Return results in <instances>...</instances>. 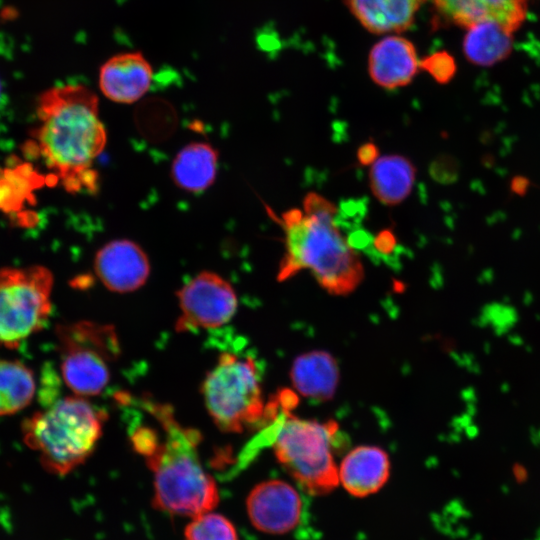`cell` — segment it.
Returning a JSON list of instances; mask_svg holds the SVG:
<instances>
[{
	"instance_id": "6da1fadb",
	"label": "cell",
	"mask_w": 540,
	"mask_h": 540,
	"mask_svg": "<svg viewBox=\"0 0 540 540\" xmlns=\"http://www.w3.org/2000/svg\"><path fill=\"white\" fill-rule=\"evenodd\" d=\"M141 404L159 425V430L140 425L131 433L134 449L154 474L153 506L192 518L215 509L219 491L199 458L200 433L182 426L166 404L149 398Z\"/></svg>"
},
{
	"instance_id": "7a4b0ae2",
	"label": "cell",
	"mask_w": 540,
	"mask_h": 540,
	"mask_svg": "<svg viewBox=\"0 0 540 540\" xmlns=\"http://www.w3.org/2000/svg\"><path fill=\"white\" fill-rule=\"evenodd\" d=\"M97 95L83 84H65L38 98L33 150L68 192H95V159L106 145Z\"/></svg>"
},
{
	"instance_id": "3957f363",
	"label": "cell",
	"mask_w": 540,
	"mask_h": 540,
	"mask_svg": "<svg viewBox=\"0 0 540 540\" xmlns=\"http://www.w3.org/2000/svg\"><path fill=\"white\" fill-rule=\"evenodd\" d=\"M337 208L322 195L310 192L303 208L282 215L285 251L277 279L285 281L309 270L328 293L345 296L364 278L358 253L343 236L336 222Z\"/></svg>"
},
{
	"instance_id": "277c9868",
	"label": "cell",
	"mask_w": 540,
	"mask_h": 540,
	"mask_svg": "<svg viewBox=\"0 0 540 540\" xmlns=\"http://www.w3.org/2000/svg\"><path fill=\"white\" fill-rule=\"evenodd\" d=\"M106 414L82 396L60 399L22 422L25 444L43 468L63 476L83 464L99 441Z\"/></svg>"
},
{
	"instance_id": "5b68a950",
	"label": "cell",
	"mask_w": 540,
	"mask_h": 540,
	"mask_svg": "<svg viewBox=\"0 0 540 540\" xmlns=\"http://www.w3.org/2000/svg\"><path fill=\"white\" fill-rule=\"evenodd\" d=\"M273 449L279 464L306 493L322 496L339 485L334 443L338 424L302 419L290 411L280 423Z\"/></svg>"
},
{
	"instance_id": "8992f818",
	"label": "cell",
	"mask_w": 540,
	"mask_h": 540,
	"mask_svg": "<svg viewBox=\"0 0 540 540\" xmlns=\"http://www.w3.org/2000/svg\"><path fill=\"white\" fill-rule=\"evenodd\" d=\"M208 413L226 433H241L272 416L263 398L261 375L254 359L222 353L202 384Z\"/></svg>"
},
{
	"instance_id": "52a82bcc",
	"label": "cell",
	"mask_w": 540,
	"mask_h": 540,
	"mask_svg": "<svg viewBox=\"0 0 540 540\" xmlns=\"http://www.w3.org/2000/svg\"><path fill=\"white\" fill-rule=\"evenodd\" d=\"M56 335L66 385L78 396L100 394L110 380V365L120 354L115 329L84 320L58 325Z\"/></svg>"
},
{
	"instance_id": "ba28073f",
	"label": "cell",
	"mask_w": 540,
	"mask_h": 540,
	"mask_svg": "<svg viewBox=\"0 0 540 540\" xmlns=\"http://www.w3.org/2000/svg\"><path fill=\"white\" fill-rule=\"evenodd\" d=\"M52 272L41 265L0 269V345L15 349L44 327L51 312Z\"/></svg>"
},
{
	"instance_id": "9c48e42d",
	"label": "cell",
	"mask_w": 540,
	"mask_h": 540,
	"mask_svg": "<svg viewBox=\"0 0 540 540\" xmlns=\"http://www.w3.org/2000/svg\"><path fill=\"white\" fill-rule=\"evenodd\" d=\"M181 315L179 332L217 328L227 323L237 309V296L231 284L220 275L203 271L177 292Z\"/></svg>"
},
{
	"instance_id": "30bf717a",
	"label": "cell",
	"mask_w": 540,
	"mask_h": 540,
	"mask_svg": "<svg viewBox=\"0 0 540 540\" xmlns=\"http://www.w3.org/2000/svg\"><path fill=\"white\" fill-rule=\"evenodd\" d=\"M246 511L254 528L270 535H283L301 520L303 502L298 490L280 479L265 480L252 488Z\"/></svg>"
},
{
	"instance_id": "8fae6325",
	"label": "cell",
	"mask_w": 540,
	"mask_h": 540,
	"mask_svg": "<svg viewBox=\"0 0 540 540\" xmlns=\"http://www.w3.org/2000/svg\"><path fill=\"white\" fill-rule=\"evenodd\" d=\"M94 269L107 289L127 293L145 284L150 264L146 253L137 243L119 239L106 243L97 251Z\"/></svg>"
},
{
	"instance_id": "7c38bea8",
	"label": "cell",
	"mask_w": 540,
	"mask_h": 540,
	"mask_svg": "<svg viewBox=\"0 0 540 540\" xmlns=\"http://www.w3.org/2000/svg\"><path fill=\"white\" fill-rule=\"evenodd\" d=\"M152 81V66L140 51L115 54L99 70L98 82L102 94L120 104L138 101L149 91Z\"/></svg>"
},
{
	"instance_id": "4fadbf2b",
	"label": "cell",
	"mask_w": 540,
	"mask_h": 540,
	"mask_svg": "<svg viewBox=\"0 0 540 540\" xmlns=\"http://www.w3.org/2000/svg\"><path fill=\"white\" fill-rule=\"evenodd\" d=\"M420 69L414 44L398 34L376 42L368 55V73L372 81L385 89H396L411 83Z\"/></svg>"
},
{
	"instance_id": "5bb4252c",
	"label": "cell",
	"mask_w": 540,
	"mask_h": 540,
	"mask_svg": "<svg viewBox=\"0 0 540 540\" xmlns=\"http://www.w3.org/2000/svg\"><path fill=\"white\" fill-rule=\"evenodd\" d=\"M390 459L376 446H358L350 450L338 466L339 484L353 497L377 493L389 479Z\"/></svg>"
},
{
	"instance_id": "9a60e30c",
	"label": "cell",
	"mask_w": 540,
	"mask_h": 540,
	"mask_svg": "<svg viewBox=\"0 0 540 540\" xmlns=\"http://www.w3.org/2000/svg\"><path fill=\"white\" fill-rule=\"evenodd\" d=\"M433 3L443 19L466 28L493 20L513 32L526 15L524 0H433Z\"/></svg>"
},
{
	"instance_id": "2e32d148",
	"label": "cell",
	"mask_w": 540,
	"mask_h": 540,
	"mask_svg": "<svg viewBox=\"0 0 540 540\" xmlns=\"http://www.w3.org/2000/svg\"><path fill=\"white\" fill-rule=\"evenodd\" d=\"M350 13L370 33L399 34L414 23L426 0H344Z\"/></svg>"
},
{
	"instance_id": "e0dca14e",
	"label": "cell",
	"mask_w": 540,
	"mask_h": 540,
	"mask_svg": "<svg viewBox=\"0 0 540 540\" xmlns=\"http://www.w3.org/2000/svg\"><path fill=\"white\" fill-rule=\"evenodd\" d=\"M290 378L295 390L316 401L330 400L338 387L340 372L336 359L326 351L300 354L292 363Z\"/></svg>"
},
{
	"instance_id": "ac0fdd59",
	"label": "cell",
	"mask_w": 540,
	"mask_h": 540,
	"mask_svg": "<svg viewBox=\"0 0 540 540\" xmlns=\"http://www.w3.org/2000/svg\"><path fill=\"white\" fill-rule=\"evenodd\" d=\"M415 179V166L402 155L379 156L370 167L371 191L385 205L394 206L405 200L412 191Z\"/></svg>"
},
{
	"instance_id": "d6986e66",
	"label": "cell",
	"mask_w": 540,
	"mask_h": 540,
	"mask_svg": "<svg viewBox=\"0 0 540 540\" xmlns=\"http://www.w3.org/2000/svg\"><path fill=\"white\" fill-rule=\"evenodd\" d=\"M217 165L218 154L211 145L193 142L175 156L171 167L172 180L186 192H202L214 182Z\"/></svg>"
},
{
	"instance_id": "ffe728a7",
	"label": "cell",
	"mask_w": 540,
	"mask_h": 540,
	"mask_svg": "<svg viewBox=\"0 0 540 540\" xmlns=\"http://www.w3.org/2000/svg\"><path fill=\"white\" fill-rule=\"evenodd\" d=\"M463 52L475 65L490 66L505 59L512 50V32L502 24L486 20L467 28Z\"/></svg>"
},
{
	"instance_id": "44dd1931",
	"label": "cell",
	"mask_w": 540,
	"mask_h": 540,
	"mask_svg": "<svg viewBox=\"0 0 540 540\" xmlns=\"http://www.w3.org/2000/svg\"><path fill=\"white\" fill-rule=\"evenodd\" d=\"M36 391L33 371L18 360L0 359V416L28 406Z\"/></svg>"
},
{
	"instance_id": "7402d4cb",
	"label": "cell",
	"mask_w": 540,
	"mask_h": 540,
	"mask_svg": "<svg viewBox=\"0 0 540 540\" xmlns=\"http://www.w3.org/2000/svg\"><path fill=\"white\" fill-rule=\"evenodd\" d=\"M185 540H239L233 523L212 511L192 518L184 532Z\"/></svg>"
},
{
	"instance_id": "603a6c76",
	"label": "cell",
	"mask_w": 540,
	"mask_h": 540,
	"mask_svg": "<svg viewBox=\"0 0 540 540\" xmlns=\"http://www.w3.org/2000/svg\"><path fill=\"white\" fill-rule=\"evenodd\" d=\"M35 176L32 169L27 166L26 168L4 170L0 174V208L9 210L14 207L18 197L21 198L22 194L27 191H31L32 184L29 178Z\"/></svg>"
},
{
	"instance_id": "cb8c5ba5",
	"label": "cell",
	"mask_w": 540,
	"mask_h": 540,
	"mask_svg": "<svg viewBox=\"0 0 540 540\" xmlns=\"http://www.w3.org/2000/svg\"><path fill=\"white\" fill-rule=\"evenodd\" d=\"M420 69L427 71L437 82L446 83L453 77L456 67L446 52H437L420 60Z\"/></svg>"
},
{
	"instance_id": "d4e9b609",
	"label": "cell",
	"mask_w": 540,
	"mask_h": 540,
	"mask_svg": "<svg viewBox=\"0 0 540 540\" xmlns=\"http://www.w3.org/2000/svg\"><path fill=\"white\" fill-rule=\"evenodd\" d=\"M379 157V150L373 143L363 144L357 152V158L362 165H372Z\"/></svg>"
},
{
	"instance_id": "484cf974",
	"label": "cell",
	"mask_w": 540,
	"mask_h": 540,
	"mask_svg": "<svg viewBox=\"0 0 540 540\" xmlns=\"http://www.w3.org/2000/svg\"><path fill=\"white\" fill-rule=\"evenodd\" d=\"M375 245L379 252L388 253L395 246V238L390 232H382L375 240Z\"/></svg>"
},
{
	"instance_id": "4316f807",
	"label": "cell",
	"mask_w": 540,
	"mask_h": 540,
	"mask_svg": "<svg viewBox=\"0 0 540 540\" xmlns=\"http://www.w3.org/2000/svg\"><path fill=\"white\" fill-rule=\"evenodd\" d=\"M528 186H529V182L523 177L514 178L511 184L512 190L515 193L526 192Z\"/></svg>"
},
{
	"instance_id": "83f0119b",
	"label": "cell",
	"mask_w": 540,
	"mask_h": 540,
	"mask_svg": "<svg viewBox=\"0 0 540 540\" xmlns=\"http://www.w3.org/2000/svg\"><path fill=\"white\" fill-rule=\"evenodd\" d=\"M0 92H1V86H0Z\"/></svg>"
}]
</instances>
